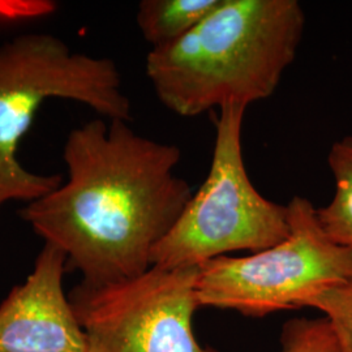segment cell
I'll return each mask as SVG.
<instances>
[{
	"label": "cell",
	"instance_id": "cell-1",
	"mask_svg": "<svg viewBox=\"0 0 352 352\" xmlns=\"http://www.w3.org/2000/svg\"><path fill=\"white\" fill-rule=\"evenodd\" d=\"M182 151L136 133L126 120L94 119L65 140L68 177L19 215L62 251L88 285L138 277L192 196L175 175Z\"/></svg>",
	"mask_w": 352,
	"mask_h": 352
},
{
	"label": "cell",
	"instance_id": "cell-2",
	"mask_svg": "<svg viewBox=\"0 0 352 352\" xmlns=\"http://www.w3.org/2000/svg\"><path fill=\"white\" fill-rule=\"evenodd\" d=\"M305 28L298 0H222L186 36L151 47L146 76L180 116L269 98L296 58Z\"/></svg>",
	"mask_w": 352,
	"mask_h": 352
},
{
	"label": "cell",
	"instance_id": "cell-3",
	"mask_svg": "<svg viewBox=\"0 0 352 352\" xmlns=\"http://www.w3.org/2000/svg\"><path fill=\"white\" fill-rule=\"evenodd\" d=\"M85 104L109 120L132 118L122 75L110 58L74 51L50 33H24L0 45V210L36 201L63 183L29 171L17 157L38 110L49 100Z\"/></svg>",
	"mask_w": 352,
	"mask_h": 352
},
{
	"label": "cell",
	"instance_id": "cell-4",
	"mask_svg": "<svg viewBox=\"0 0 352 352\" xmlns=\"http://www.w3.org/2000/svg\"><path fill=\"white\" fill-rule=\"evenodd\" d=\"M247 107L215 118L210 170L174 226L151 253V266L199 267L230 252L264 251L289 234V208L264 197L248 176L241 146Z\"/></svg>",
	"mask_w": 352,
	"mask_h": 352
},
{
	"label": "cell",
	"instance_id": "cell-5",
	"mask_svg": "<svg viewBox=\"0 0 352 352\" xmlns=\"http://www.w3.org/2000/svg\"><path fill=\"white\" fill-rule=\"evenodd\" d=\"M287 208L286 239L250 256H221L199 266L200 307L260 318L300 309L320 291L352 282V248L327 235L314 204L295 196Z\"/></svg>",
	"mask_w": 352,
	"mask_h": 352
},
{
	"label": "cell",
	"instance_id": "cell-6",
	"mask_svg": "<svg viewBox=\"0 0 352 352\" xmlns=\"http://www.w3.org/2000/svg\"><path fill=\"white\" fill-rule=\"evenodd\" d=\"M199 267L151 266L138 277L78 283L68 296L88 352H219L193 331Z\"/></svg>",
	"mask_w": 352,
	"mask_h": 352
},
{
	"label": "cell",
	"instance_id": "cell-7",
	"mask_svg": "<svg viewBox=\"0 0 352 352\" xmlns=\"http://www.w3.org/2000/svg\"><path fill=\"white\" fill-rule=\"evenodd\" d=\"M62 251L43 244L32 273L0 302V352H88L85 331L64 291Z\"/></svg>",
	"mask_w": 352,
	"mask_h": 352
},
{
	"label": "cell",
	"instance_id": "cell-8",
	"mask_svg": "<svg viewBox=\"0 0 352 352\" xmlns=\"http://www.w3.org/2000/svg\"><path fill=\"white\" fill-rule=\"evenodd\" d=\"M221 3L222 0H142L136 21L144 39L157 47L186 36Z\"/></svg>",
	"mask_w": 352,
	"mask_h": 352
},
{
	"label": "cell",
	"instance_id": "cell-9",
	"mask_svg": "<svg viewBox=\"0 0 352 352\" xmlns=\"http://www.w3.org/2000/svg\"><path fill=\"white\" fill-rule=\"evenodd\" d=\"M334 179V193L317 214L327 235L340 245L352 248V136L336 141L327 155Z\"/></svg>",
	"mask_w": 352,
	"mask_h": 352
},
{
	"label": "cell",
	"instance_id": "cell-10",
	"mask_svg": "<svg viewBox=\"0 0 352 352\" xmlns=\"http://www.w3.org/2000/svg\"><path fill=\"white\" fill-rule=\"evenodd\" d=\"M280 352H340L327 318H294L280 331Z\"/></svg>",
	"mask_w": 352,
	"mask_h": 352
},
{
	"label": "cell",
	"instance_id": "cell-11",
	"mask_svg": "<svg viewBox=\"0 0 352 352\" xmlns=\"http://www.w3.org/2000/svg\"><path fill=\"white\" fill-rule=\"evenodd\" d=\"M307 307L325 315L337 337L340 352H352V282L320 291L308 300Z\"/></svg>",
	"mask_w": 352,
	"mask_h": 352
},
{
	"label": "cell",
	"instance_id": "cell-12",
	"mask_svg": "<svg viewBox=\"0 0 352 352\" xmlns=\"http://www.w3.org/2000/svg\"><path fill=\"white\" fill-rule=\"evenodd\" d=\"M58 10L52 0H0V29H10L49 17Z\"/></svg>",
	"mask_w": 352,
	"mask_h": 352
}]
</instances>
